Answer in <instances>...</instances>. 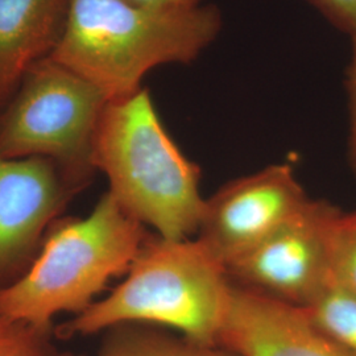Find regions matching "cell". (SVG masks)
<instances>
[{"mask_svg": "<svg viewBox=\"0 0 356 356\" xmlns=\"http://www.w3.org/2000/svg\"><path fill=\"white\" fill-rule=\"evenodd\" d=\"M104 332L99 356H241L220 344L195 343L148 325H120Z\"/></svg>", "mask_w": 356, "mask_h": 356, "instance_id": "cell-11", "label": "cell"}, {"mask_svg": "<svg viewBox=\"0 0 356 356\" xmlns=\"http://www.w3.org/2000/svg\"><path fill=\"white\" fill-rule=\"evenodd\" d=\"M346 91L348 101L347 156L351 172L356 178V45H353L351 61L346 72Z\"/></svg>", "mask_w": 356, "mask_h": 356, "instance_id": "cell-16", "label": "cell"}, {"mask_svg": "<svg viewBox=\"0 0 356 356\" xmlns=\"http://www.w3.org/2000/svg\"><path fill=\"white\" fill-rule=\"evenodd\" d=\"M86 185L51 159L0 156V291L26 273L51 223Z\"/></svg>", "mask_w": 356, "mask_h": 356, "instance_id": "cell-7", "label": "cell"}, {"mask_svg": "<svg viewBox=\"0 0 356 356\" xmlns=\"http://www.w3.org/2000/svg\"><path fill=\"white\" fill-rule=\"evenodd\" d=\"M51 332L0 318V356H58Z\"/></svg>", "mask_w": 356, "mask_h": 356, "instance_id": "cell-14", "label": "cell"}, {"mask_svg": "<svg viewBox=\"0 0 356 356\" xmlns=\"http://www.w3.org/2000/svg\"><path fill=\"white\" fill-rule=\"evenodd\" d=\"M356 45V0H306Z\"/></svg>", "mask_w": 356, "mask_h": 356, "instance_id": "cell-15", "label": "cell"}, {"mask_svg": "<svg viewBox=\"0 0 356 356\" xmlns=\"http://www.w3.org/2000/svg\"><path fill=\"white\" fill-rule=\"evenodd\" d=\"M148 236L107 191L86 218L49 229L26 273L0 291V318L53 332L54 317L82 313L110 281L127 273Z\"/></svg>", "mask_w": 356, "mask_h": 356, "instance_id": "cell-4", "label": "cell"}, {"mask_svg": "<svg viewBox=\"0 0 356 356\" xmlns=\"http://www.w3.org/2000/svg\"><path fill=\"white\" fill-rule=\"evenodd\" d=\"M331 270L334 281L356 297V210L342 213L332 241Z\"/></svg>", "mask_w": 356, "mask_h": 356, "instance_id": "cell-13", "label": "cell"}, {"mask_svg": "<svg viewBox=\"0 0 356 356\" xmlns=\"http://www.w3.org/2000/svg\"><path fill=\"white\" fill-rule=\"evenodd\" d=\"M222 28L223 16L213 4L165 8L131 0H72L63 38L49 57L116 101L139 91L154 67L198 60Z\"/></svg>", "mask_w": 356, "mask_h": 356, "instance_id": "cell-1", "label": "cell"}, {"mask_svg": "<svg viewBox=\"0 0 356 356\" xmlns=\"http://www.w3.org/2000/svg\"><path fill=\"white\" fill-rule=\"evenodd\" d=\"M232 282L202 243L149 235L120 282L56 332L92 335L120 325L161 326L195 343L216 346Z\"/></svg>", "mask_w": 356, "mask_h": 356, "instance_id": "cell-2", "label": "cell"}, {"mask_svg": "<svg viewBox=\"0 0 356 356\" xmlns=\"http://www.w3.org/2000/svg\"><path fill=\"white\" fill-rule=\"evenodd\" d=\"M219 344L241 356H351L321 332L300 306L234 282Z\"/></svg>", "mask_w": 356, "mask_h": 356, "instance_id": "cell-9", "label": "cell"}, {"mask_svg": "<svg viewBox=\"0 0 356 356\" xmlns=\"http://www.w3.org/2000/svg\"><path fill=\"white\" fill-rule=\"evenodd\" d=\"M92 165L128 214L166 239L195 235L204 213L201 170L166 132L149 91L110 101L92 144Z\"/></svg>", "mask_w": 356, "mask_h": 356, "instance_id": "cell-3", "label": "cell"}, {"mask_svg": "<svg viewBox=\"0 0 356 356\" xmlns=\"http://www.w3.org/2000/svg\"><path fill=\"white\" fill-rule=\"evenodd\" d=\"M153 7H165V8H191L204 4V0H131Z\"/></svg>", "mask_w": 356, "mask_h": 356, "instance_id": "cell-17", "label": "cell"}, {"mask_svg": "<svg viewBox=\"0 0 356 356\" xmlns=\"http://www.w3.org/2000/svg\"><path fill=\"white\" fill-rule=\"evenodd\" d=\"M58 356H74V355H58Z\"/></svg>", "mask_w": 356, "mask_h": 356, "instance_id": "cell-18", "label": "cell"}, {"mask_svg": "<svg viewBox=\"0 0 356 356\" xmlns=\"http://www.w3.org/2000/svg\"><path fill=\"white\" fill-rule=\"evenodd\" d=\"M72 0H0V108L63 38Z\"/></svg>", "mask_w": 356, "mask_h": 356, "instance_id": "cell-10", "label": "cell"}, {"mask_svg": "<svg viewBox=\"0 0 356 356\" xmlns=\"http://www.w3.org/2000/svg\"><path fill=\"white\" fill-rule=\"evenodd\" d=\"M312 323L348 355L356 356V297L334 279L301 307Z\"/></svg>", "mask_w": 356, "mask_h": 356, "instance_id": "cell-12", "label": "cell"}, {"mask_svg": "<svg viewBox=\"0 0 356 356\" xmlns=\"http://www.w3.org/2000/svg\"><path fill=\"white\" fill-rule=\"evenodd\" d=\"M108 98L47 57L33 65L0 108V156L47 157L89 184L92 144Z\"/></svg>", "mask_w": 356, "mask_h": 356, "instance_id": "cell-5", "label": "cell"}, {"mask_svg": "<svg viewBox=\"0 0 356 356\" xmlns=\"http://www.w3.org/2000/svg\"><path fill=\"white\" fill-rule=\"evenodd\" d=\"M309 200L292 166L272 164L236 178L204 200L195 238L227 268Z\"/></svg>", "mask_w": 356, "mask_h": 356, "instance_id": "cell-8", "label": "cell"}, {"mask_svg": "<svg viewBox=\"0 0 356 356\" xmlns=\"http://www.w3.org/2000/svg\"><path fill=\"white\" fill-rule=\"evenodd\" d=\"M342 211L309 198L279 229L227 266L229 280L291 305L306 306L332 280L334 232Z\"/></svg>", "mask_w": 356, "mask_h": 356, "instance_id": "cell-6", "label": "cell"}]
</instances>
